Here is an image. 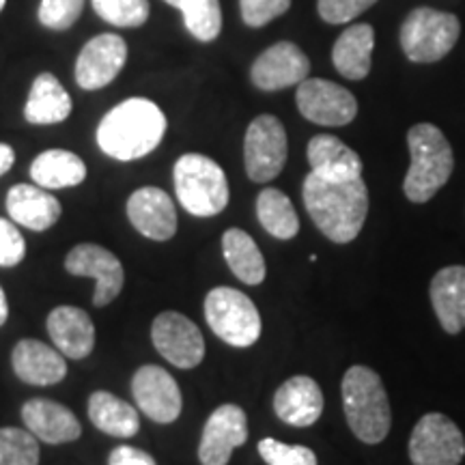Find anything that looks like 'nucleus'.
I'll return each instance as SVG.
<instances>
[{
  "label": "nucleus",
  "instance_id": "f3484780",
  "mask_svg": "<svg viewBox=\"0 0 465 465\" xmlns=\"http://www.w3.org/2000/svg\"><path fill=\"white\" fill-rule=\"evenodd\" d=\"M127 218L134 229L147 240L168 242L177 232L174 203L164 190L153 188V185L136 190L127 199Z\"/></svg>",
  "mask_w": 465,
  "mask_h": 465
},
{
  "label": "nucleus",
  "instance_id": "f03ea898",
  "mask_svg": "<svg viewBox=\"0 0 465 465\" xmlns=\"http://www.w3.org/2000/svg\"><path fill=\"white\" fill-rule=\"evenodd\" d=\"M166 134V116L158 104L130 97L104 116L97 125V144L108 158L141 160L160 147Z\"/></svg>",
  "mask_w": 465,
  "mask_h": 465
},
{
  "label": "nucleus",
  "instance_id": "58836bf2",
  "mask_svg": "<svg viewBox=\"0 0 465 465\" xmlns=\"http://www.w3.org/2000/svg\"><path fill=\"white\" fill-rule=\"evenodd\" d=\"M108 465H158L155 459L141 449H134V446H116L110 452Z\"/></svg>",
  "mask_w": 465,
  "mask_h": 465
},
{
  "label": "nucleus",
  "instance_id": "79ce46f5",
  "mask_svg": "<svg viewBox=\"0 0 465 465\" xmlns=\"http://www.w3.org/2000/svg\"><path fill=\"white\" fill-rule=\"evenodd\" d=\"M164 3L173 5V7H177V9H179V5H182V0H164Z\"/></svg>",
  "mask_w": 465,
  "mask_h": 465
},
{
  "label": "nucleus",
  "instance_id": "7c9ffc66",
  "mask_svg": "<svg viewBox=\"0 0 465 465\" xmlns=\"http://www.w3.org/2000/svg\"><path fill=\"white\" fill-rule=\"evenodd\" d=\"M179 11L183 14V25L199 42H213L223 31V11L218 0H182Z\"/></svg>",
  "mask_w": 465,
  "mask_h": 465
},
{
  "label": "nucleus",
  "instance_id": "4468645a",
  "mask_svg": "<svg viewBox=\"0 0 465 465\" xmlns=\"http://www.w3.org/2000/svg\"><path fill=\"white\" fill-rule=\"evenodd\" d=\"M248 440V416L240 405L224 403L207 418L199 444L201 465H229L232 450Z\"/></svg>",
  "mask_w": 465,
  "mask_h": 465
},
{
  "label": "nucleus",
  "instance_id": "423d86ee",
  "mask_svg": "<svg viewBox=\"0 0 465 465\" xmlns=\"http://www.w3.org/2000/svg\"><path fill=\"white\" fill-rule=\"evenodd\" d=\"M461 22L455 14L418 7L401 25V48L414 63H438L455 48Z\"/></svg>",
  "mask_w": 465,
  "mask_h": 465
},
{
  "label": "nucleus",
  "instance_id": "37998d69",
  "mask_svg": "<svg viewBox=\"0 0 465 465\" xmlns=\"http://www.w3.org/2000/svg\"><path fill=\"white\" fill-rule=\"evenodd\" d=\"M5 5H7V0H0V11L5 9Z\"/></svg>",
  "mask_w": 465,
  "mask_h": 465
},
{
  "label": "nucleus",
  "instance_id": "a211bd4d",
  "mask_svg": "<svg viewBox=\"0 0 465 465\" xmlns=\"http://www.w3.org/2000/svg\"><path fill=\"white\" fill-rule=\"evenodd\" d=\"M274 411L284 424H291V427H312L323 414L322 388L312 377H291L274 394Z\"/></svg>",
  "mask_w": 465,
  "mask_h": 465
},
{
  "label": "nucleus",
  "instance_id": "4c0bfd02",
  "mask_svg": "<svg viewBox=\"0 0 465 465\" xmlns=\"http://www.w3.org/2000/svg\"><path fill=\"white\" fill-rule=\"evenodd\" d=\"M26 257V242L14 223L0 218V267H15Z\"/></svg>",
  "mask_w": 465,
  "mask_h": 465
},
{
  "label": "nucleus",
  "instance_id": "7ed1b4c3",
  "mask_svg": "<svg viewBox=\"0 0 465 465\" xmlns=\"http://www.w3.org/2000/svg\"><path fill=\"white\" fill-rule=\"evenodd\" d=\"M342 410L349 429L364 444H381L391 433L392 410L381 377L369 366L356 364L341 383Z\"/></svg>",
  "mask_w": 465,
  "mask_h": 465
},
{
  "label": "nucleus",
  "instance_id": "bb28decb",
  "mask_svg": "<svg viewBox=\"0 0 465 465\" xmlns=\"http://www.w3.org/2000/svg\"><path fill=\"white\" fill-rule=\"evenodd\" d=\"M31 177L45 190L74 188L86 179V164L72 151L48 149L33 160Z\"/></svg>",
  "mask_w": 465,
  "mask_h": 465
},
{
  "label": "nucleus",
  "instance_id": "6e6552de",
  "mask_svg": "<svg viewBox=\"0 0 465 465\" xmlns=\"http://www.w3.org/2000/svg\"><path fill=\"white\" fill-rule=\"evenodd\" d=\"M289 143L281 119L274 114H261L248 125L243 138V164L254 183L276 179L287 164Z\"/></svg>",
  "mask_w": 465,
  "mask_h": 465
},
{
  "label": "nucleus",
  "instance_id": "e433bc0d",
  "mask_svg": "<svg viewBox=\"0 0 465 465\" xmlns=\"http://www.w3.org/2000/svg\"><path fill=\"white\" fill-rule=\"evenodd\" d=\"M375 3L377 0H317V9L328 25H347Z\"/></svg>",
  "mask_w": 465,
  "mask_h": 465
},
{
  "label": "nucleus",
  "instance_id": "aec40b11",
  "mask_svg": "<svg viewBox=\"0 0 465 465\" xmlns=\"http://www.w3.org/2000/svg\"><path fill=\"white\" fill-rule=\"evenodd\" d=\"M22 420L35 438L45 444H69L83 433L72 410L50 399H31L22 405Z\"/></svg>",
  "mask_w": 465,
  "mask_h": 465
},
{
  "label": "nucleus",
  "instance_id": "c9c22d12",
  "mask_svg": "<svg viewBox=\"0 0 465 465\" xmlns=\"http://www.w3.org/2000/svg\"><path fill=\"white\" fill-rule=\"evenodd\" d=\"M291 0H240L243 22L250 28H261L270 25L272 20L287 14Z\"/></svg>",
  "mask_w": 465,
  "mask_h": 465
},
{
  "label": "nucleus",
  "instance_id": "9b49d317",
  "mask_svg": "<svg viewBox=\"0 0 465 465\" xmlns=\"http://www.w3.org/2000/svg\"><path fill=\"white\" fill-rule=\"evenodd\" d=\"M298 110L304 119L317 125L342 127L358 114V102L345 86L323 78H306L298 86Z\"/></svg>",
  "mask_w": 465,
  "mask_h": 465
},
{
  "label": "nucleus",
  "instance_id": "c85d7f7f",
  "mask_svg": "<svg viewBox=\"0 0 465 465\" xmlns=\"http://www.w3.org/2000/svg\"><path fill=\"white\" fill-rule=\"evenodd\" d=\"M223 254L226 265L243 284L257 287L265 281L267 267L257 242L242 229H229L223 235Z\"/></svg>",
  "mask_w": 465,
  "mask_h": 465
},
{
  "label": "nucleus",
  "instance_id": "ddd939ff",
  "mask_svg": "<svg viewBox=\"0 0 465 465\" xmlns=\"http://www.w3.org/2000/svg\"><path fill=\"white\" fill-rule=\"evenodd\" d=\"M132 394L147 418L158 424H171L182 416L183 397L174 377L162 366L144 364L134 373Z\"/></svg>",
  "mask_w": 465,
  "mask_h": 465
},
{
  "label": "nucleus",
  "instance_id": "ea45409f",
  "mask_svg": "<svg viewBox=\"0 0 465 465\" xmlns=\"http://www.w3.org/2000/svg\"><path fill=\"white\" fill-rule=\"evenodd\" d=\"M15 162V151L9 147V144L0 143V177H3L5 173L9 171L11 166H14Z\"/></svg>",
  "mask_w": 465,
  "mask_h": 465
},
{
  "label": "nucleus",
  "instance_id": "f257e3e1",
  "mask_svg": "<svg viewBox=\"0 0 465 465\" xmlns=\"http://www.w3.org/2000/svg\"><path fill=\"white\" fill-rule=\"evenodd\" d=\"M304 207L317 229L334 243L353 242L369 216V190L360 177L328 179L308 173L302 185Z\"/></svg>",
  "mask_w": 465,
  "mask_h": 465
},
{
  "label": "nucleus",
  "instance_id": "9d476101",
  "mask_svg": "<svg viewBox=\"0 0 465 465\" xmlns=\"http://www.w3.org/2000/svg\"><path fill=\"white\" fill-rule=\"evenodd\" d=\"M151 341L160 356L177 369H194L205 358V339L199 325L182 312H160L151 325Z\"/></svg>",
  "mask_w": 465,
  "mask_h": 465
},
{
  "label": "nucleus",
  "instance_id": "1a4fd4ad",
  "mask_svg": "<svg viewBox=\"0 0 465 465\" xmlns=\"http://www.w3.org/2000/svg\"><path fill=\"white\" fill-rule=\"evenodd\" d=\"M407 452L414 465H459L465 457V438L449 416L431 411L418 420Z\"/></svg>",
  "mask_w": 465,
  "mask_h": 465
},
{
  "label": "nucleus",
  "instance_id": "b1692460",
  "mask_svg": "<svg viewBox=\"0 0 465 465\" xmlns=\"http://www.w3.org/2000/svg\"><path fill=\"white\" fill-rule=\"evenodd\" d=\"M306 158L311 173L328 179H351L362 174V160L341 138L330 134H317L306 147Z\"/></svg>",
  "mask_w": 465,
  "mask_h": 465
},
{
  "label": "nucleus",
  "instance_id": "0eeeda50",
  "mask_svg": "<svg viewBox=\"0 0 465 465\" xmlns=\"http://www.w3.org/2000/svg\"><path fill=\"white\" fill-rule=\"evenodd\" d=\"M205 319L226 345L246 349L261 339V315L254 302L232 287H216L205 298Z\"/></svg>",
  "mask_w": 465,
  "mask_h": 465
},
{
  "label": "nucleus",
  "instance_id": "c756f323",
  "mask_svg": "<svg viewBox=\"0 0 465 465\" xmlns=\"http://www.w3.org/2000/svg\"><path fill=\"white\" fill-rule=\"evenodd\" d=\"M257 218L263 229L276 240H293L300 232V218L293 203L278 188H265L257 199Z\"/></svg>",
  "mask_w": 465,
  "mask_h": 465
},
{
  "label": "nucleus",
  "instance_id": "4be33fe9",
  "mask_svg": "<svg viewBox=\"0 0 465 465\" xmlns=\"http://www.w3.org/2000/svg\"><path fill=\"white\" fill-rule=\"evenodd\" d=\"M7 212L15 224L42 232L58 223L63 207L56 196L37 183H17L7 194Z\"/></svg>",
  "mask_w": 465,
  "mask_h": 465
},
{
  "label": "nucleus",
  "instance_id": "2f4dec72",
  "mask_svg": "<svg viewBox=\"0 0 465 465\" xmlns=\"http://www.w3.org/2000/svg\"><path fill=\"white\" fill-rule=\"evenodd\" d=\"M0 465H39V440L28 429H0Z\"/></svg>",
  "mask_w": 465,
  "mask_h": 465
},
{
  "label": "nucleus",
  "instance_id": "2eb2a0df",
  "mask_svg": "<svg viewBox=\"0 0 465 465\" xmlns=\"http://www.w3.org/2000/svg\"><path fill=\"white\" fill-rule=\"evenodd\" d=\"M127 61V44L121 35L102 33L80 50L75 61V83L84 91L108 86Z\"/></svg>",
  "mask_w": 465,
  "mask_h": 465
},
{
  "label": "nucleus",
  "instance_id": "473e14b6",
  "mask_svg": "<svg viewBox=\"0 0 465 465\" xmlns=\"http://www.w3.org/2000/svg\"><path fill=\"white\" fill-rule=\"evenodd\" d=\"M95 14L119 28L143 26L149 17V0H91Z\"/></svg>",
  "mask_w": 465,
  "mask_h": 465
},
{
  "label": "nucleus",
  "instance_id": "a878e982",
  "mask_svg": "<svg viewBox=\"0 0 465 465\" xmlns=\"http://www.w3.org/2000/svg\"><path fill=\"white\" fill-rule=\"evenodd\" d=\"M375 48V31L371 25H353L336 39L332 63L347 80H364L371 72V56Z\"/></svg>",
  "mask_w": 465,
  "mask_h": 465
},
{
  "label": "nucleus",
  "instance_id": "393cba45",
  "mask_svg": "<svg viewBox=\"0 0 465 465\" xmlns=\"http://www.w3.org/2000/svg\"><path fill=\"white\" fill-rule=\"evenodd\" d=\"M72 114V97L54 74L44 72L35 78L25 106V119L33 125H56Z\"/></svg>",
  "mask_w": 465,
  "mask_h": 465
},
{
  "label": "nucleus",
  "instance_id": "a19ab883",
  "mask_svg": "<svg viewBox=\"0 0 465 465\" xmlns=\"http://www.w3.org/2000/svg\"><path fill=\"white\" fill-rule=\"evenodd\" d=\"M7 319H9V302H7V295H5L3 287H0V328L7 323Z\"/></svg>",
  "mask_w": 465,
  "mask_h": 465
},
{
  "label": "nucleus",
  "instance_id": "dca6fc26",
  "mask_svg": "<svg viewBox=\"0 0 465 465\" xmlns=\"http://www.w3.org/2000/svg\"><path fill=\"white\" fill-rule=\"evenodd\" d=\"M311 74V61L298 45L278 42L270 45L250 69L252 84L261 91H281L304 83Z\"/></svg>",
  "mask_w": 465,
  "mask_h": 465
},
{
  "label": "nucleus",
  "instance_id": "cd10ccee",
  "mask_svg": "<svg viewBox=\"0 0 465 465\" xmlns=\"http://www.w3.org/2000/svg\"><path fill=\"white\" fill-rule=\"evenodd\" d=\"M89 418L93 427L113 438L127 440L141 431L136 407L106 391H97L89 397Z\"/></svg>",
  "mask_w": 465,
  "mask_h": 465
},
{
  "label": "nucleus",
  "instance_id": "f8f14e48",
  "mask_svg": "<svg viewBox=\"0 0 465 465\" xmlns=\"http://www.w3.org/2000/svg\"><path fill=\"white\" fill-rule=\"evenodd\" d=\"M65 270L72 276L95 278L93 304L97 308L108 306L124 291V265L108 248L97 243H78L65 259Z\"/></svg>",
  "mask_w": 465,
  "mask_h": 465
},
{
  "label": "nucleus",
  "instance_id": "20e7f679",
  "mask_svg": "<svg viewBox=\"0 0 465 465\" xmlns=\"http://www.w3.org/2000/svg\"><path fill=\"white\" fill-rule=\"evenodd\" d=\"M410 171L405 174L403 192L411 203L431 201L449 183L455 158L444 132L433 124H418L407 132Z\"/></svg>",
  "mask_w": 465,
  "mask_h": 465
},
{
  "label": "nucleus",
  "instance_id": "5701e85b",
  "mask_svg": "<svg viewBox=\"0 0 465 465\" xmlns=\"http://www.w3.org/2000/svg\"><path fill=\"white\" fill-rule=\"evenodd\" d=\"M431 304L441 330L459 334L465 330V265H449L433 276Z\"/></svg>",
  "mask_w": 465,
  "mask_h": 465
},
{
  "label": "nucleus",
  "instance_id": "6ab92c4d",
  "mask_svg": "<svg viewBox=\"0 0 465 465\" xmlns=\"http://www.w3.org/2000/svg\"><path fill=\"white\" fill-rule=\"evenodd\" d=\"M14 373L31 386H54L67 375V362L58 349L37 339L20 341L11 351Z\"/></svg>",
  "mask_w": 465,
  "mask_h": 465
},
{
  "label": "nucleus",
  "instance_id": "f704fd0d",
  "mask_svg": "<svg viewBox=\"0 0 465 465\" xmlns=\"http://www.w3.org/2000/svg\"><path fill=\"white\" fill-rule=\"evenodd\" d=\"M84 9V0H42L39 22L50 31H67L75 25Z\"/></svg>",
  "mask_w": 465,
  "mask_h": 465
},
{
  "label": "nucleus",
  "instance_id": "39448f33",
  "mask_svg": "<svg viewBox=\"0 0 465 465\" xmlns=\"http://www.w3.org/2000/svg\"><path fill=\"white\" fill-rule=\"evenodd\" d=\"M174 192L185 212L212 218L229 205V182L218 162L201 153H185L173 171Z\"/></svg>",
  "mask_w": 465,
  "mask_h": 465
},
{
  "label": "nucleus",
  "instance_id": "412c9836",
  "mask_svg": "<svg viewBox=\"0 0 465 465\" xmlns=\"http://www.w3.org/2000/svg\"><path fill=\"white\" fill-rule=\"evenodd\" d=\"M48 334L63 356L84 360L95 347V325L83 308L58 306L48 315Z\"/></svg>",
  "mask_w": 465,
  "mask_h": 465
},
{
  "label": "nucleus",
  "instance_id": "72a5a7b5",
  "mask_svg": "<svg viewBox=\"0 0 465 465\" xmlns=\"http://www.w3.org/2000/svg\"><path fill=\"white\" fill-rule=\"evenodd\" d=\"M259 455L267 465H317V455L306 446L284 444L274 438L259 441Z\"/></svg>",
  "mask_w": 465,
  "mask_h": 465
}]
</instances>
